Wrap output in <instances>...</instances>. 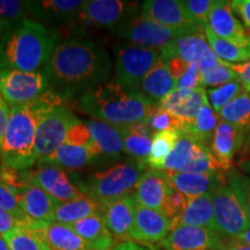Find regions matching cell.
<instances>
[{
  "mask_svg": "<svg viewBox=\"0 0 250 250\" xmlns=\"http://www.w3.org/2000/svg\"><path fill=\"white\" fill-rule=\"evenodd\" d=\"M136 206L137 203L133 195L124 196L116 201L101 205V213L104 218L105 225L115 239L132 241Z\"/></svg>",
  "mask_w": 250,
  "mask_h": 250,
  "instance_id": "obj_16",
  "label": "cell"
},
{
  "mask_svg": "<svg viewBox=\"0 0 250 250\" xmlns=\"http://www.w3.org/2000/svg\"><path fill=\"white\" fill-rule=\"evenodd\" d=\"M218 115L212 109L210 102L208 100V96H206L204 103H203L198 114H197L196 120L193 121V123L184 132L192 134L197 139H199L208 146H210L211 140L213 138L214 131L218 126Z\"/></svg>",
  "mask_w": 250,
  "mask_h": 250,
  "instance_id": "obj_37",
  "label": "cell"
},
{
  "mask_svg": "<svg viewBox=\"0 0 250 250\" xmlns=\"http://www.w3.org/2000/svg\"><path fill=\"white\" fill-rule=\"evenodd\" d=\"M21 184L39 187L57 202H71L86 196L68 179L64 169L58 166L42 160L37 161L35 170L19 173Z\"/></svg>",
  "mask_w": 250,
  "mask_h": 250,
  "instance_id": "obj_11",
  "label": "cell"
},
{
  "mask_svg": "<svg viewBox=\"0 0 250 250\" xmlns=\"http://www.w3.org/2000/svg\"><path fill=\"white\" fill-rule=\"evenodd\" d=\"M236 167L241 173L250 176V159H239L236 162Z\"/></svg>",
  "mask_w": 250,
  "mask_h": 250,
  "instance_id": "obj_56",
  "label": "cell"
},
{
  "mask_svg": "<svg viewBox=\"0 0 250 250\" xmlns=\"http://www.w3.org/2000/svg\"><path fill=\"white\" fill-rule=\"evenodd\" d=\"M23 213L34 221L51 223L55 218L56 199L39 187L21 184L15 191Z\"/></svg>",
  "mask_w": 250,
  "mask_h": 250,
  "instance_id": "obj_23",
  "label": "cell"
},
{
  "mask_svg": "<svg viewBox=\"0 0 250 250\" xmlns=\"http://www.w3.org/2000/svg\"><path fill=\"white\" fill-rule=\"evenodd\" d=\"M218 118L246 131L250 126V94H239L221 109Z\"/></svg>",
  "mask_w": 250,
  "mask_h": 250,
  "instance_id": "obj_38",
  "label": "cell"
},
{
  "mask_svg": "<svg viewBox=\"0 0 250 250\" xmlns=\"http://www.w3.org/2000/svg\"><path fill=\"white\" fill-rule=\"evenodd\" d=\"M230 5L234 14L241 19L246 28H250V0H234Z\"/></svg>",
  "mask_w": 250,
  "mask_h": 250,
  "instance_id": "obj_49",
  "label": "cell"
},
{
  "mask_svg": "<svg viewBox=\"0 0 250 250\" xmlns=\"http://www.w3.org/2000/svg\"><path fill=\"white\" fill-rule=\"evenodd\" d=\"M239 159H250V126L245 132V142H243L242 148L239 153Z\"/></svg>",
  "mask_w": 250,
  "mask_h": 250,
  "instance_id": "obj_55",
  "label": "cell"
},
{
  "mask_svg": "<svg viewBox=\"0 0 250 250\" xmlns=\"http://www.w3.org/2000/svg\"><path fill=\"white\" fill-rule=\"evenodd\" d=\"M229 241L202 227L177 226L160 242L165 250H223Z\"/></svg>",
  "mask_w": 250,
  "mask_h": 250,
  "instance_id": "obj_14",
  "label": "cell"
},
{
  "mask_svg": "<svg viewBox=\"0 0 250 250\" xmlns=\"http://www.w3.org/2000/svg\"><path fill=\"white\" fill-rule=\"evenodd\" d=\"M205 36L208 40V45L214 55L224 62H235V64H242L250 59V49L242 48V46L234 44V43L220 39L210 29L206 24L204 27Z\"/></svg>",
  "mask_w": 250,
  "mask_h": 250,
  "instance_id": "obj_35",
  "label": "cell"
},
{
  "mask_svg": "<svg viewBox=\"0 0 250 250\" xmlns=\"http://www.w3.org/2000/svg\"><path fill=\"white\" fill-rule=\"evenodd\" d=\"M224 250H250V246L243 245V243L230 240V241L226 245V247H225Z\"/></svg>",
  "mask_w": 250,
  "mask_h": 250,
  "instance_id": "obj_57",
  "label": "cell"
},
{
  "mask_svg": "<svg viewBox=\"0 0 250 250\" xmlns=\"http://www.w3.org/2000/svg\"><path fill=\"white\" fill-rule=\"evenodd\" d=\"M208 26L220 39H224L234 44L250 49L247 39L246 27L234 14L230 1L215 0L213 8L208 15Z\"/></svg>",
  "mask_w": 250,
  "mask_h": 250,
  "instance_id": "obj_17",
  "label": "cell"
},
{
  "mask_svg": "<svg viewBox=\"0 0 250 250\" xmlns=\"http://www.w3.org/2000/svg\"><path fill=\"white\" fill-rule=\"evenodd\" d=\"M79 107L95 120L123 127L147 122L158 103L114 79L79 96Z\"/></svg>",
  "mask_w": 250,
  "mask_h": 250,
  "instance_id": "obj_3",
  "label": "cell"
},
{
  "mask_svg": "<svg viewBox=\"0 0 250 250\" xmlns=\"http://www.w3.org/2000/svg\"><path fill=\"white\" fill-rule=\"evenodd\" d=\"M0 17L11 23H19L30 18H39L37 1L0 0Z\"/></svg>",
  "mask_w": 250,
  "mask_h": 250,
  "instance_id": "obj_39",
  "label": "cell"
},
{
  "mask_svg": "<svg viewBox=\"0 0 250 250\" xmlns=\"http://www.w3.org/2000/svg\"><path fill=\"white\" fill-rule=\"evenodd\" d=\"M188 203H189V198L187 196L171 188L165 203L164 215L173 220L186 210Z\"/></svg>",
  "mask_w": 250,
  "mask_h": 250,
  "instance_id": "obj_45",
  "label": "cell"
},
{
  "mask_svg": "<svg viewBox=\"0 0 250 250\" xmlns=\"http://www.w3.org/2000/svg\"><path fill=\"white\" fill-rule=\"evenodd\" d=\"M101 204L88 196L71 202H56L54 221L70 225L101 212Z\"/></svg>",
  "mask_w": 250,
  "mask_h": 250,
  "instance_id": "obj_33",
  "label": "cell"
},
{
  "mask_svg": "<svg viewBox=\"0 0 250 250\" xmlns=\"http://www.w3.org/2000/svg\"><path fill=\"white\" fill-rule=\"evenodd\" d=\"M37 228L50 250H92L70 226L56 223H37Z\"/></svg>",
  "mask_w": 250,
  "mask_h": 250,
  "instance_id": "obj_30",
  "label": "cell"
},
{
  "mask_svg": "<svg viewBox=\"0 0 250 250\" xmlns=\"http://www.w3.org/2000/svg\"><path fill=\"white\" fill-rule=\"evenodd\" d=\"M166 64H167V67H168V71H169V73L171 74V77L174 78L175 80L179 83V80L181 79V77L183 76L184 72L187 71L188 66H189V64L186 62L183 61V59H181L180 57H171L169 59H167V61H164Z\"/></svg>",
  "mask_w": 250,
  "mask_h": 250,
  "instance_id": "obj_50",
  "label": "cell"
},
{
  "mask_svg": "<svg viewBox=\"0 0 250 250\" xmlns=\"http://www.w3.org/2000/svg\"><path fill=\"white\" fill-rule=\"evenodd\" d=\"M140 18L173 29L197 31L204 27L192 23L187 17L181 0H147L143 2Z\"/></svg>",
  "mask_w": 250,
  "mask_h": 250,
  "instance_id": "obj_15",
  "label": "cell"
},
{
  "mask_svg": "<svg viewBox=\"0 0 250 250\" xmlns=\"http://www.w3.org/2000/svg\"><path fill=\"white\" fill-rule=\"evenodd\" d=\"M33 223H24V221L19 220L13 214L0 208V234L1 235H6L11 230L20 226H29Z\"/></svg>",
  "mask_w": 250,
  "mask_h": 250,
  "instance_id": "obj_48",
  "label": "cell"
},
{
  "mask_svg": "<svg viewBox=\"0 0 250 250\" xmlns=\"http://www.w3.org/2000/svg\"><path fill=\"white\" fill-rule=\"evenodd\" d=\"M245 132L239 127L219 120L218 126L211 140L210 148L214 158L226 170L233 168L234 159L241 151L245 142Z\"/></svg>",
  "mask_w": 250,
  "mask_h": 250,
  "instance_id": "obj_22",
  "label": "cell"
},
{
  "mask_svg": "<svg viewBox=\"0 0 250 250\" xmlns=\"http://www.w3.org/2000/svg\"><path fill=\"white\" fill-rule=\"evenodd\" d=\"M164 171V170H162ZM166 180L173 189L182 192L188 198L213 192L221 184L226 183V171L213 173H170L164 171Z\"/></svg>",
  "mask_w": 250,
  "mask_h": 250,
  "instance_id": "obj_18",
  "label": "cell"
},
{
  "mask_svg": "<svg viewBox=\"0 0 250 250\" xmlns=\"http://www.w3.org/2000/svg\"><path fill=\"white\" fill-rule=\"evenodd\" d=\"M147 164L130 160L117 164L103 171L94 173L83 188L87 196L100 204L116 201L122 197L132 195L137 183L145 173Z\"/></svg>",
  "mask_w": 250,
  "mask_h": 250,
  "instance_id": "obj_5",
  "label": "cell"
},
{
  "mask_svg": "<svg viewBox=\"0 0 250 250\" xmlns=\"http://www.w3.org/2000/svg\"><path fill=\"white\" fill-rule=\"evenodd\" d=\"M114 33L122 40L126 41V44L161 51L171 42H174L177 37L186 35V34L196 33V31L179 30L161 26V24L140 18L138 13V15L127 20L121 27L115 29Z\"/></svg>",
  "mask_w": 250,
  "mask_h": 250,
  "instance_id": "obj_8",
  "label": "cell"
},
{
  "mask_svg": "<svg viewBox=\"0 0 250 250\" xmlns=\"http://www.w3.org/2000/svg\"><path fill=\"white\" fill-rule=\"evenodd\" d=\"M147 124L153 133L167 130L181 131L182 129V124L179 118L175 117L169 111L164 110L159 107H156L155 110L153 111L151 118L147 121Z\"/></svg>",
  "mask_w": 250,
  "mask_h": 250,
  "instance_id": "obj_44",
  "label": "cell"
},
{
  "mask_svg": "<svg viewBox=\"0 0 250 250\" xmlns=\"http://www.w3.org/2000/svg\"><path fill=\"white\" fill-rule=\"evenodd\" d=\"M232 67L240 78L243 92L250 94V59L248 62H242V64H234Z\"/></svg>",
  "mask_w": 250,
  "mask_h": 250,
  "instance_id": "obj_52",
  "label": "cell"
},
{
  "mask_svg": "<svg viewBox=\"0 0 250 250\" xmlns=\"http://www.w3.org/2000/svg\"><path fill=\"white\" fill-rule=\"evenodd\" d=\"M92 140V133H90L87 124L79 120L68 131L65 143L70 144V145L85 146L88 145Z\"/></svg>",
  "mask_w": 250,
  "mask_h": 250,
  "instance_id": "obj_46",
  "label": "cell"
},
{
  "mask_svg": "<svg viewBox=\"0 0 250 250\" xmlns=\"http://www.w3.org/2000/svg\"><path fill=\"white\" fill-rule=\"evenodd\" d=\"M164 171L170 173H213L227 171L214 158L210 146L192 134L181 132L176 145L164 165Z\"/></svg>",
  "mask_w": 250,
  "mask_h": 250,
  "instance_id": "obj_6",
  "label": "cell"
},
{
  "mask_svg": "<svg viewBox=\"0 0 250 250\" xmlns=\"http://www.w3.org/2000/svg\"><path fill=\"white\" fill-rule=\"evenodd\" d=\"M226 179L228 186L232 188L242 208H245L250 224V176L233 167L226 171Z\"/></svg>",
  "mask_w": 250,
  "mask_h": 250,
  "instance_id": "obj_41",
  "label": "cell"
},
{
  "mask_svg": "<svg viewBox=\"0 0 250 250\" xmlns=\"http://www.w3.org/2000/svg\"><path fill=\"white\" fill-rule=\"evenodd\" d=\"M220 62H223L219 59L217 56L214 55V52L212 51L211 48L205 52V55L203 56L201 61L198 62V67H199V72L203 73V72L210 71L212 68H214L215 66H218Z\"/></svg>",
  "mask_w": 250,
  "mask_h": 250,
  "instance_id": "obj_53",
  "label": "cell"
},
{
  "mask_svg": "<svg viewBox=\"0 0 250 250\" xmlns=\"http://www.w3.org/2000/svg\"><path fill=\"white\" fill-rule=\"evenodd\" d=\"M206 98V90L198 89H175L169 95L158 103V107L169 111L177 117L182 124L181 132H184L196 120L197 114Z\"/></svg>",
  "mask_w": 250,
  "mask_h": 250,
  "instance_id": "obj_19",
  "label": "cell"
},
{
  "mask_svg": "<svg viewBox=\"0 0 250 250\" xmlns=\"http://www.w3.org/2000/svg\"><path fill=\"white\" fill-rule=\"evenodd\" d=\"M171 230V220L152 208L137 204L132 241L144 245L161 242Z\"/></svg>",
  "mask_w": 250,
  "mask_h": 250,
  "instance_id": "obj_21",
  "label": "cell"
},
{
  "mask_svg": "<svg viewBox=\"0 0 250 250\" xmlns=\"http://www.w3.org/2000/svg\"><path fill=\"white\" fill-rule=\"evenodd\" d=\"M111 250H149L134 241H122L112 248Z\"/></svg>",
  "mask_w": 250,
  "mask_h": 250,
  "instance_id": "obj_54",
  "label": "cell"
},
{
  "mask_svg": "<svg viewBox=\"0 0 250 250\" xmlns=\"http://www.w3.org/2000/svg\"><path fill=\"white\" fill-rule=\"evenodd\" d=\"M65 100L52 90L28 104L11 107V115L6 130L0 158L4 167L26 171L37 164L34 153L37 129L41 121L52 108L64 104Z\"/></svg>",
  "mask_w": 250,
  "mask_h": 250,
  "instance_id": "obj_2",
  "label": "cell"
},
{
  "mask_svg": "<svg viewBox=\"0 0 250 250\" xmlns=\"http://www.w3.org/2000/svg\"><path fill=\"white\" fill-rule=\"evenodd\" d=\"M34 221L29 226H20L4 235L11 250H50Z\"/></svg>",
  "mask_w": 250,
  "mask_h": 250,
  "instance_id": "obj_34",
  "label": "cell"
},
{
  "mask_svg": "<svg viewBox=\"0 0 250 250\" xmlns=\"http://www.w3.org/2000/svg\"><path fill=\"white\" fill-rule=\"evenodd\" d=\"M177 226L202 227L215 232L213 192L190 198L186 210L171 220V229Z\"/></svg>",
  "mask_w": 250,
  "mask_h": 250,
  "instance_id": "obj_24",
  "label": "cell"
},
{
  "mask_svg": "<svg viewBox=\"0 0 250 250\" xmlns=\"http://www.w3.org/2000/svg\"><path fill=\"white\" fill-rule=\"evenodd\" d=\"M87 126L92 133L93 142L98 147L100 155L107 158H120L124 152V143L120 126L100 120H90Z\"/></svg>",
  "mask_w": 250,
  "mask_h": 250,
  "instance_id": "obj_29",
  "label": "cell"
},
{
  "mask_svg": "<svg viewBox=\"0 0 250 250\" xmlns=\"http://www.w3.org/2000/svg\"><path fill=\"white\" fill-rule=\"evenodd\" d=\"M170 189L164 171L149 169L142 175L132 195L137 204L164 214L165 203Z\"/></svg>",
  "mask_w": 250,
  "mask_h": 250,
  "instance_id": "obj_20",
  "label": "cell"
},
{
  "mask_svg": "<svg viewBox=\"0 0 250 250\" xmlns=\"http://www.w3.org/2000/svg\"><path fill=\"white\" fill-rule=\"evenodd\" d=\"M237 79L240 78L233 70L232 65L223 62L212 70L201 73V88L223 86Z\"/></svg>",
  "mask_w": 250,
  "mask_h": 250,
  "instance_id": "obj_42",
  "label": "cell"
},
{
  "mask_svg": "<svg viewBox=\"0 0 250 250\" xmlns=\"http://www.w3.org/2000/svg\"><path fill=\"white\" fill-rule=\"evenodd\" d=\"M58 35L35 20L12 23L0 43V71L43 72L57 46Z\"/></svg>",
  "mask_w": 250,
  "mask_h": 250,
  "instance_id": "obj_4",
  "label": "cell"
},
{
  "mask_svg": "<svg viewBox=\"0 0 250 250\" xmlns=\"http://www.w3.org/2000/svg\"><path fill=\"white\" fill-rule=\"evenodd\" d=\"M215 232L226 241L235 239L250 228L245 208L228 183L213 191Z\"/></svg>",
  "mask_w": 250,
  "mask_h": 250,
  "instance_id": "obj_10",
  "label": "cell"
},
{
  "mask_svg": "<svg viewBox=\"0 0 250 250\" xmlns=\"http://www.w3.org/2000/svg\"><path fill=\"white\" fill-rule=\"evenodd\" d=\"M9 115H11V107L0 95V152H1V146L4 143L6 130H7Z\"/></svg>",
  "mask_w": 250,
  "mask_h": 250,
  "instance_id": "obj_51",
  "label": "cell"
},
{
  "mask_svg": "<svg viewBox=\"0 0 250 250\" xmlns=\"http://www.w3.org/2000/svg\"><path fill=\"white\" fill-rule=\"evenodd\" d=\"M243 92L242 83L240 79L230 81V83H225L223 86L215 87V88H210L206 90V96H208V102H210L212 109L215 114H219L221 109L235 99L239 94Z\"/></svg>",
  "mask_w": 250,
  "mask_h": 250,
  "instance_id": "obj_40",
  "label": "cell"
},
{
  "mask_svg": "<svg viewBox=\"0 0 250 250\" xmlns=\"http://www.w3.org/2000/svg\"><path fill=\"white\" fill-rule=\"evenodd\" d=\"M111 71L107 50L89 40L70 39L58 43L43 73L50 90L67 100L107 83Z\"/></svg>",
  "mask_w": 250,
  "mask_h": 250,
  "instance_id": "obj_1",
  "label": "cell"
},
{
  "mask_svg": "<svg viewBox=\"0 0 250 250\" xmlns=\"http://www.w3.org/2000/svg\"><path fill=\"white\" fill-rule=\"evenodd\" d=\"M98 156H100V152L92 140L88 145L85 146H76L64 143L51 155L40 160L54 164L62 169L79 170L89 165V162H92Z\"/></svg>",
  "mask_w": 250,
  "mask_h": 250,
  "instance_id": "obj_27",
  "label": "cell"
},
{
  "mask_svg": "<svg viewBox=\"0 0 250 250\" xmlns=\"http://www.w3.org/2000/svg\"><path fill=\"white\" fill-rule=\"evenodd\" d=\"M0 250H11L7 241H6L4 235H1V234H0Z\"/></svg>",
  "mask_w": 250,
  "mask_h": 250,
  "instance_id": "obj_60",
  "label": "cell"
},
{
  "mask_svg": "<svg viewBox=\"0 0 250 250\" xmlns=\"http://www.w3.org/2000/svg\"><path fill=\"white\" fill-rule=\"evenodd\" d=\"M233 241L243 243V245L250 246V228L247 229L246 232H243L242 234H240L239 236H236L235 239H233Z\"/></svg>",
  "mask_w": 250,
  "mask_h": 250,
  "instance_id": "obj_59",
  "label": "cell"
},
{
  "mask_svg": "<svg viewBox=\"0 0 250 250\" xmlns=\"http://www.w3.org/2000/svg\"><path fill=\"white\" fill-rule=\"evenodd\" d=\"M137 4L123 0H90L86 1L79 19L88 24L109 28L114 31L136 17Z\"/></svg>",
  "mask_w": 250,
  "mask_h": 250,
  "instance_id": "obj_13",
  "label": "cell"
},
{
  "mask_svg": "<svg viewBox=\"0 0 250 250\" xmlns=\"http://www.w3.org/2000/svg\"><path fill=\"white\" fill-rule=\"evenodd\" d=\"M188 19L192 23L205 27L215 0H181Z\"/></svg>",
  "mask_w": 250,
  "mask_h": 250,
  "instance_id": "obj_43",
  "label": "cell"
},
{
  "mask_svg": "<svg viewBox=\"0 0 250 250\" xmlns=\"http://www.w3.org/2000/svg\"><path fill=\"white\" fill-rule=\"evenodd\" d=\"M124 143V152L133 160L145 162L151 154L153 133L147 122L121 127Z\"/></svg>",
  "mask_w": 250,
  "mask_h": 250,
  "instance_id": "obj_31",
  "label": "cell"
},
{
  "mask_svg": "<svg viewBox=\"0 0 250 250\" xmlns=\"http://www.w3.org/2000/svg\"><path fill=\"white\" fill-rule=\"evenodd\" d=\"M177 88L190 90L201 88V72H199L198 64L196 62L189 64L187 71L177 83Z\"/></svg>",
  "mask_w": 250,
  "mask_h": 250,
  "instance_id": "obj_47",
  "label": "cell"
},
{
  "mask_svg": "<svg viewBox=\"0 0 250 250\" xmlns=\"http://www.w3.org/2000/svg\"><path fill=\"white\" fill-rule=\"evenodd\" d=\"M179 137V130L160 131L153 134L152 149L147 159V166L155 170L164 169L166 159L174 149Z\"/></svg>",
  "mask_w": 250,
  "mask_h": 250,
  "instance_id": "obj_36",
  "label": "cell"
},
{
  "mask_svg": "<svg viewBox=\"0 0 250 250\" xmlns=\"http://www.w3.org/2000/svg\"><path fill=\"white\" fill-rule=\"evenodd\" d=\"M210 49L205 36V30L186 34L177 37L174 42L160 51V58L167 61L171 57H180L188 64H198L205 52Z\"/></svg>",
  "mask_w": 250,
  "mask_h": 250,
  "instance_id": "obj_25",
  "label": "cell"
},
{
  "mask_svg": "<svg viewBox=\"0 0 250 250\" xmlns=\"http://www.w3.org/2000/svg\"><path fill=\"white\" fill-rule=\"evenodd\" d=\"M223 250H224V249H223Z\"/></svg>",
  "mask_w": 250,
  "mask_h": 250,
  "instance_id": "obj_61",
  "label": "cell"
},
{
  "mask_svg": "<svg viewBox=\"0 0 250 250\" xmlns=\"http://www.w3.org/2000/svg\"><path fill=\"white\" fill-rule=\"evenodd\" d=\"M86 1L80 0H43L37 1L39 18L58 24L73 23L79 19Z\"/></svg>",
  "mask_w": 250,
  "mask_h": 250,
  "instance_id": "obj_32",
  "label": "cell"
},
{
  "mask_svg": "<svg viewBox=\"0 0 250 250\" xmlns=\"http://www.w3.org/2000/svg\"><path fill=\"white\" fill-rule=\"evenodd\" d=\"M115 61V80L125 88L139 90L144 77L160 59V51L121 44L112 49Z\"/></svg>",
  "mask_w": 250,
  "mask_h": 250,
  "instance_id": "obj_7",
  "label": "cell"
},
{
  "mask_svg": "<svg viewBox=\"0 0 250 250\" xmlns=\"http://www.w3.org/2000/svg\"><path fill=\"white\" fill-rule=\"evenodd\" d=\"M79 118L66 105L52 108L41 121L37 129L34 153L37 160L51 155L65 143L68 131Z\"/></svg>",
  "mask_w": 250,
  "mask_h": 250,
  "instance_id": "obj_12",
  "label": "cell"
},
{
  "mask_svg": "<svg viewBox=\"0 0 250 250\" xmlns=\"http://www.w3.org/2000/svg\"><path fill=\"white\" fill-rule=\"evenodd\" d=\"M175 89H177V81L171 77L167 64L161 58L139 85V92L154 103H159Z\"/></svg>",
  "mask_w": 250,
  "mask_h": 250,
  "instance_id": "obj_28",
  "label": "cell"
},
{
  "mask_svg": "<svg viewBox=\"0 0 250 250\" xmlns=\"http://www.w3.org/2000/svg\"><path fill=\"white\" fill-rule=\"evenodd\" d=\"M11 26H12L11 22H8V21L5 20L4 18L0 17V43H1L2 39L5 37L6 33H7Z\"/></svg>",
  "mask_w": 250,
  "mask_h": 250,
  "instance_id": "obj_58",
  "label": "cell"
},
{
  "mask_svg": "<svg viewBox=\"0 0 250 250\" xmlns=\"http://www.w3.org/2000/svg\"><path fill=\"white\" fill-rule=\"evenodd\" d=\"M70 227L92 250H111L115 247V237L109 232L101 212L72 224Z\"/></svg>",
  "mask_w": 250,
  "mask_h": 250,
  "instance_id": "obj_26",
  "label": "cell"
},
{
  "mask_svg": "<svg viewBox=\"0 0 250 250\" xmlns=\"http://www.w3.org/2000/svg\"><path fill=\"white\" fill-rule=\"evenodd\" d=\"M50 89L48 78L43 72L0 71V95L9 107L28 104L40 99Z\"/></svg>",
  "mask_w": 250,
  "mask_h": 250,
  "instance_id": "obj_9",
  "label": "cell"
}]
</instances>
